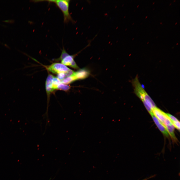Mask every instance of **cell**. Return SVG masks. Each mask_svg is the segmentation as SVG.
Instances as JSON below:
<instances>
[{
	"instance_id": "16",
	"label": "cell",
	"mask_w": 180,
	"mask_h": 180,
	"mask_svg": "<svg viewBox=\"0 0 180 180\" xmlns=\"http://www.w3.org/2000/svg\"><path fill=\"white\" fill-rule=\"evenodd\" d=\"M154 175L153 176H151L150 177L148 178H145L144 179L142 180H148L150 179V178H152L154 177Z\"/></svg>"
},
{
	"instance_id": "30",
	"label": "cell",
	"mask_w": 180,
	"mask_h": 180,
	"mask_svg": "<svg viewBox=\"0 0 180 180\" xmlns=\"http://www.w3.org/2000/svg\"><path fill=\"white\" fill-rule=\"evenodd\" d=\"M142 23L140 24H142Z\"/></svg>"
},
{
	"instance_id": "14",
	"label": "cell",
	"mask_w": 180,
	"mask_h": 180,
	"mask_svg": "<svg viewBox=\"0 0 180 180\" xmlns=\"http://www.w3.org/2000/svg\"><path fill=\"white\" fill-rule=\"evenodd\" d=\"M166 114L172 123L174 122L179 121L176 118L172 115L168 113H166Z\"/></svg>"
},
{
	"instance_id": "13",
	"label": "cell",
	"mask_w": 180,
	"mask_h": 180,
	"mask_svg": "<svg viewBox=\"0 0 180 180\" xmlns=\"http://www.w3.org/2000/svg\"><path fill=\"white\" fill-rule=\"evenodd\" d=\"M69 54L66 52L64 47H63L62 50L61 54L60 57L57 59V60L58 61H61L65 57Z\"/></svg>"
},
{
	"instance_id": "3",
	"label": "cell",
	"mask_w": 180,
	"mask_h": 180,
	"mask_svg": "<svg viewBox=\"0 0 180 180\" xmlns=\"http://www.w3.org/2000/svg\"><path fill=\"white\" fill-rule=\"evenodd\" d=\"M46 68L48 71L54 74H66L68 76L72 75L74 72L66 66L59 63H54L47 67Z\"/></svg>"
},
{
	"instance_id": "10",
	"label": "cell",
	"mask_w": 180,
	"mask_h": 180,
	"mask_svg": "<svg viewBox=\"0 0 180 180\" xmlns=\"http://www.w3.org/2000/svg\"><path fill=\"white\" fill-rule=\"evenodd\" d=\"M74 81L75 80L74 78L71 75L65 78L60 81L61 83L64 84H70Z\"/></svg>"
},
{
	"instance_id": "24",
	"label": "cell",
	"mask_w": 180,
	"mask_h": 180,
	"mask_svg": "<svg viewBox=\"0 0 180 180\" xmlns=\"http://www.w3.org/2000/svg\"><path fill=\"white\" fill-rule=\"evenodd\" d=\"M149 42H147V44H148V43Z\"/></svg>"
},
{
	"instance_id": "11",
	"label": "cell",
	"mask_w": 180,
	"mask_h": 180,
	"mask_svg": "<svg viewBox=\"0 0 180 180\" xmlns=\"http://www.w3.org/2000/svg\"><path fill=\"white\" fill-rule=\"evenodd\" d=\"M70 88L69 86L60 83L58 86L56 90L67 91L69 90Z\"/></svg>"
},
{
	"instance_id": "8",
	"label": "cell",
	"mask_w": 180,
	"mask_h": 180,
	"mask_svg": "<svg viewBox=\"0 0 180 180\" xmlns=\"http://www.w3.org/2000/svg\"><path fill=\"white\" fill-rule=\"evenodd\" d=\"M150 115L153 121L159 130L164 136L168 137L169 135L166 128L165 126L155 116L153 113Z\"/></svg>"
},
{
	"instance_id": "15",
	"label": "cell",
	"mask_w": 180,
	"mask_h": 180,
	"mask_svg": "<svg viewBox=\"0 0 180 180\" xmlns=\"http://www.w3.org/2000/svg\"><path fill=\"white\" fill-rule=\"evenodd\" d=\"M172 124L174 127L176 128L179 130H180V122L179 121L177 122H172Z\"/></svg>"
},
{
	"instance_id": "5",
	"label": "cell",
	"mask_w": 180,
	"mask_h": 180,
	"mask_svg": "<svg viewBox=\"0 0 180 180\" xmlns=\"http://www.w3.org/2000/svg\"><path fill=\"white\" fill-rule=\"evenodd\" d=\"M54 76L51 74H49L46 78V89L47 97V105L45 114L46 116L47 120H48V110L50 95L51 92L54 90L52 88V81Z\"/></svg>"
},
{
	"instance_id": "29",
	"label": "cell",
	"mask_w": 180,
	"mask_h": 180,
	"mask_svg": "<svg viewBox=\"0 0 180 180\" xmlns=\"http://www.w3.org/2000/svg\"><path fill=\"white\" fill-rule=\"evenodd\" d=\"M134 24V22L132 24Z\"/></svg>"
},
{
	"instance_id": "26",
	"label": "cell",
	"mask_w": 180,
	"mask_h": 180,
	"mask_svg": "<svg viewBox=\"0 0 180 180\" xmlns=\"http://www.w3.org/2000/svg\"><path fill=\"white\" fill-rule=\"evenodd\" d=\"M154 8H153V10H154Z\"/></svg>"
},
{
	"instance_id": "27",
	"label": "cell",
	"mask_w": 180,
	"mask_h": 180,
	"mask_svg": "<svg viewBox=\"0 0 180 180\" xmlns=\"http://www.w3.org/2000/svg\"><path fill=\"white\" fill-rule=\"evenodd\" d=\"M158 36H157L156 37V38H158Z\"/></svg>"
},
{
	"instance_id": "6",
	"label": "cell",
	"mask_w": 180,
	"mask_h": 180,
	"mask_svg": "<svg viewBox=\"0 0 180 180\" xmlns=\"http://www.w3.org/2000/svg\"><path fill=\"white\" fill-rule=\"evenodd\" d=\"M90 74V71L86 68H83L74 72L72 75L75 80L84 79L87 78Z\"/></svg>"
},
{
	"instance_id": "9",
	"label": "cell",
	"mask_w": 180,
	"mask_h": 180,
	"mask_svg": "<svg viewBox=\"0 0 180 180\" xmlns=\"http://www.w3.org/2000/svg\"><path fill=\"white\" fill-rule=\"evenodd\" d=\"M169 134L172 138L175 141L177 140V138L175 135L174 132V127L172 124L170 125L165 126Z\"/></svg>"
},
{
	"instance_id": "22",
	"label": "cell",
	"mask_w": 180,
	"mask_h": 180,
	"mask_svg": "<svg viewBox=\"0 0 180 180\" xmlns=\"http://www.w3.org/2000/svg\"><path fill=\"white\" fill-rule=\"evenodd\" d=\"M177 22H176V23H175V24H177Z\"/></svg>"
},
{
	"instance_id": "31",
	"label": "cell",
	"mask_w": 180,
	"mask_h": 180,
	"mask_svg": "<svg viewBox=\"0 0 180 180\" xmlns=\"http://www.w3.org/2000/svg\"><path fill=\"white\" fill-rule=\"evenodd\" d=\"M135 10H134V12Z\"/></svg>"
},
{
	"instance_id": "23",
	"label": "cell",
	"mask_w": 180,
	"mask_h": 180,
	"mask_svg": "<svg viewBox=\"0 0 180 180\" xmlns=\"http://www.w3.org/2000/svg\"><path fill=\"white\" fill-rule=\"evenodd\" d=\"M178 44V43L176 44V45H177Z\"/></svg>"
},
{
	"instance_id": "12",
	"label": "cell",
	"mask_w": 180,
	"mask_h": 180,
	"mask_svg": "<svg viewBox=\"0 0 180 180\" xmlns=\"http://www.w3.org/2000/svg\"><path fill=\"white\" fill-rule=\"evenodd\" d=\"M61 82L56 77L54 76L52 81V88L54 90H56L58 85Z\"/></svg>"
},
{
	"instance_id": "4",
	"label": "cell",
	"mask_w": 180,
	"mask_h": 180,
	"mask_svg": "<svg viewBox=\"0 0 180 180\" xmlns=\"http://www.w3.org/2000/svg\"><path fill=\"white\" fill-rule=\"evenodd\" d=\"M155 116L165 126L172 124L166 113L156 107L152 109Z\"/></svg>"
},
{
	"instance_id": "25",
	"label": "cell",
	"mask_w": 180,
	"mask_h": 180,
	"mask_svg": "<svg viewBox=\"0 0 180 180\" xmlns=\"http://www.w3.org/2000/svg\"><path fill=\"white\" fill-rule=\"evenodd\" d=\"M175 1H176V0H174V2Z\"/></svg>"
},
{
	"instance_id": "19",
	"label": "cell",
	"mask_w": 180,
	"mask_h": 180,
	"mask_svg": "<svg viewBox=\"0 0 180 180\" xmlns=\"http://www.w3.org/2000/svg\"><path fill=\"white\" fill-rule=\"evenodd\" d=\"M147 17H148V16H147L145 18H146Z\"/></svg>"
},
{
	"instance_id": "28",
	"label": "cell",
	"mask_w": 180,
	"mask_h": 180,
	"mask_svg": "<svg viewBox=\"0 0 180 180\" xmlns=\"http://www.w3.org/2000/svg\"><path fill=\"white\" fill-rule=\"evenodd\" d=\"M134 38H133L132 39V40H133L134 39Z\"/></svg>"
},
{
	"instance_id": "18",
	"label": "cell",
	"mask_w": 180,
	"mask_h": 180,
	"mask_svg": "<svg viewBox=\"0 0 180 180\" xmlns=\"http://www.w3.org/2000/svg\"><path fill=\"white\" fill-rule=\"evenodd\" d=\"M160 24H162V22H160Z\"/></svg>"
},
{
	"instance_id": "1",
	"label": "cell",
	"mask_w": 180,
	"mask_h": 180,
	"mask_svg": "<svg viewBox=\"0 0 180 180\" xmlns=\"http://www.w3.org/2000/svg\"><path fill=\"white\" fill-rule=\"evenodd\" d=\"M132 82L134 94L142 100L150 115L153 113L152 109L156 107L155 104L142 86L138 76L132 80Z\"/></svg>"
},
{
	"instance_id": "20",
	"label": "cell",
	"mask_w": 180,
	"mask_h": 180,
	"mask_svg": "<svg viewBox=\"0 0 180 180\" xmlns=\"http://www.w3.org/2000/svg\"><path fill=\"white\" fill-rule=\"evenodd\" d=\"M171 4H172V3H170V4L169 5H171Z\"/></svg>"
},
{
	"instance_id": "21",
	"label": "cell",
	"mask_w": 180,
	"mask_h": 180,
	"mask_svg": "<svg viewBox=\"0 0 180 180\" xmlns=\"http://www.w3.org/2000/svg\"><path fill=\"white\" fill-rule=\"evenodd\" d=\"M154 2H154L153 3V4H154Z\"/></svg>"
},
{
	"instance_id": "7",
	"label": "cell",
	"mask_w": 180,
	"mask_h": 180,
	"mask_svg": "<svg viewBox=\"0 0 180 180\" xmlns=\"http://www.w3.org/2000/svg\"><path fill=\"white\" fill-rule=\"evenodd\" d=\"M75 56H76L75 55H68L61 61V63L66 66H68L75 69H78V67L74 60Z\"/></svg>"
},
{
	"instance_id": "2",
	"label": "cell",
	"mask_w": 180,
	"mask_h": 180,
	"mask_svg": "<svg viewBox=\"0 0 180 180\" xmlns=\"http://www.w3.org/2000/svg\"><path fill=\"white\" fill-rule=\"evenodd\" d=\"M47 1L49 3H54L60 9L62 12L64 16V22L67 23L70 21L74 22L69 12L70 0H43Z\"/></svg>"
},
{
	"instance_id": "17",
	"label": "cell",
	"mask_w": 180,
	"mask_h": 180,
	"mask_svg": "<svg viewBox=\"0 0 180 180\" xmlns=\"http://www.w3.org/2000/svg\"><path fill=\"white\" fill-rule=\"evenodd\" d=\"M139 6V5H138L137 6V8H138V7Z\"/></svg>"
}]
</instances>
